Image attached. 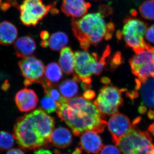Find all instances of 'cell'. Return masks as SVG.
I'll return each mask as SVG.
<instances>
[{
	"label": "cell",
	"instance_id": "obj_10",
	"mask_svg": "<svg viewBox=\"0 0 154 154\" xmlns=\"http://www.w3.org/2000/svg\"><path fill=\"white\" fill-rule=\"evenodd\" d=\"M152 139L149 132L140 130L133 125L132 129L121 139L119 149L124 154H131L136 150L152 143Z\"/></svg>",
	"mask_w": 154,
	"mask_h": 154
},
{
	"label": "cell",
	"instance_id": "obj_27",
	"mask_svg": "<svg viewBox=\"0 0 154 154\" xmlns=\"http://www.w3.org/2000/svg\"><path fill=\"white\" fill-rule=\"evenodd\" d=\"M111 48L109 45H107L103 53L102 56L99 59L97 63L95 75H99L102 73L103 69L106 65V59L110 55Z\"/></svg>",
	"mask_w": 154,
	"mask_h": 154
},
{
	"label": "cell",
	"instance_id": "obj_40",
	"mask_svg": "<svg viewBox=\"0 0 154 154\" xmlns=\"http://www.w3.org/2000/svg\"><path fill=\"white\" fill-rule=\"evenodd\" d=\"M102 82L103 83V84L107 85V84H110V79L106 78V77H105V78H103L102 79Z\"/></svg>",
	"mask_w": 154,
	"mask_h": 154
},
{
	"label": "cell",
	"instance_id": "obj_7",
	"mask_svg": "<svg viewBox=\"0 0 154 154\" xmlns=\"http://www.w3.org/2000/svg\"><path fill=\"white\" fill-rule=\"evenodd\" d=\"M129 63L133 74L141 81L154 76V55L151 46L146 44L145 48L135 52Z\"/></svg>",
	"mask_w": 154,
	"mask_h": 154
},
{
	"label": "cell",
	"instance_id": "obj_5",
	"mask_svg": "<svg viewBox=\"0 0 154 154\" xmlns=\"http://www.w3.org/2000/svg\"><path fill=\"white\" fill-rule=\"evenodd\" d=\"M126 91V89L113 86L106 85L101 88L94 104L104 118L118 113L119 107L123 105L122 93Z\"/></svg>",
	"mask_w": 154,
	"mask_h": 154
},
{
	"label": "cell",
	"instance_id": "obj_1",
	"mask_svg": "<svg viewBox=\"0 0 154 154\" xmlns=\"http://www.w3.org/2000/svg\"><path fill=\"white\" fill-rule=\"evenodd\" d=\"M54 124V118L38 108L17 119L13 135L21 149L36 150L51 143Z\"/></svg>",
	"mask_w": 154,
	"mask_h": 154
},
{
	"label": "cell",
	"instance_id": "obj_24",
	"mask_svg": "<svg viewBox=\"0 0 154 154\" xmlns=\"http://www.w3.org/2000/svg\"><path fill=\"white\" fill-rule=\"evenodd\" d=\"M141 16L149 20H154V1H145L139 8Z\"/></svg>",
	"mask_w": 154,
	"mask_h": 154
},
{
	"label": "cell",
	"instance_id": "obj_2",
	"mask_svg": "<svg viewBox=\"0 0 154 154\" xmlns=\"http://www.w3.org/2000/svg\"><path fill=\"white\" fill-rule=\"evenodd\" d=\"M56 112L76 136L89 131L101 133L107 125L94 103L82 96L68 100L59 106Z\"/></svg>",
	"mask_w": 154,
	"mask_h": 154
},
{
	"label": "cell",
	"instance_id": "obj_30",
	"mask_svg": "<svg viewBox=\"0 0 154 154\" xmlns=\"http://www.w3.org/2000/svg\"><path fill=\"white\" fill-rule=\"evenodd\" d=\"M122 61L123 60L120 52L116 53L111 61V68L113 69L116 68L122 63Z\"/></svg>",
	"mask_w": 154,
	"mask_h": 154
},
{
	"label": "cell",
	"instance_id": "obj_37",
	"mask_svg": "<svg viewBox=\"0 0 154 154\" xmlns=\"http://www.w3.org/2000/svg\"><path fill=\"white\" fill-rule=\"evenodd\" d=\"M9 88H10V85H9V83L7 82V81L5 82V83L3 84L2 86V89L5 91H7V90L9 89Z\"/></svg>",
	"mask_w": 154,
	"mask_h": 154
},
{
	"label": "cell",
	"instance_id": "obj_38",
	"mask_svg": "<svg viewBox=\"0 0 154 154\" xmlns=\"http://www.w3.org/2000/svg\"><path fill=\"white\" fill-rule=\"evenodd\" d=\"M148 131L153 135L154 136V122L149 126Z\"/></svg>",
	"mask_w": 154,
	"mask_h": 154
},
{
	"label": "cell",
	"instance_id": "obj_36",
	"mask_svg": "<svg viewBox=\"0 0 154 154\" xmlns=\"http://www.w3.org/2000/svg\"><path fill=\"white\" fill-rule=\"evenodd\" d=\"M148 118L151 120H154V109L149 110L147 112Z\"/></svg>",
	"mask_w": 154,
	"mask_h": 154
},
{
	"label": "cell",
	"instance_id": "obj_9",
	"mask_svg": "<svg viewBox=\"0 0 154 154\" xmlns=\"http://www.w3.org/2000/svg\"><path fill=\"white\" fill-rule=\"evenodd\" d=\"M135 83L134 91L128 93L127 96L132 100L140 97V105L138 111L140 114H145L148 109H154V76L143 81L136 79Z\"/></svg>",
	"mask_w": 154,
	"mask_h": 154
},
{
	"label": "cell",
	"instance_id": "obj_15",
	"mask_svg": "<svg viewBox=\"0 0 154 154\" xmlns=\"http://www.w3.org/2000/svg\"><path fill=\"white\" fill-rule=\"evenodd\" d=\"M80 145L89 154H99L103 147L101 137L94 131H87L82 134Z\"/></svg>",
	"mask_w": 154,
	"mask_h": 154
},
{
	"label": "cell",
	"instance_id": "obj_32",
	"mask_svg": "<svg viewBox=\"0 0 154 154\" xmlns=\"http://www.w3.org/2000/svg\"><path fill=\"white\" fill-rule=\"evenodd\" d=\"M96 96L95 92L91 89L87 90L84 94V98L87 100H91L94 99Z\"/></svg>",
	"mask_w": 154,
	"mask_h": 154
},
{
	"label": "cell",
	"instance_id": "obj_26",
	"mask_svg": "<svg viewBox=\"0 0 154 154\" xmlns=\"http://www.w3.org/2000/svg\"><path fill=\"white\" fill-rule=\"evenodd\" d=\"M41 106L42 109L47 113H52L57 111L59 107L56 102L47 95L42 99Z\"/></svg>",
	"mask_w": 154,
	"mask_h": 154
},
{
	"label": "cell",
	"instance_id": "obj_12",
	"mask_svg": "<svg viewBox=\"0 0 154 154\" xmlns=\"http://www.w3.org/2000/svg\"><path fill=\"white\" fill-rule=\"evenodd\" d=\"M108 129L112 140L118 146L120 140L133 127L129 119L124 114L117 113L111 116L107 122Z\"/></svg>",
	"mask_w": 154,
	"mask_h": 154
},
{
	"label": "cell",
	"instance_id": "obj_20",
	"mask_svg": "<svg viewBox=\"0 0 154 154\" xmlns=\"http://www.w3.org/2000/svg\"><path fill=\"white\" fill-rule=\"evenodd\" d=\"M80 81L75 74L72 79H67L60 85L59 91L63 97L68 100L76 96L79 92V86L77 82Z\"/></svg>",
	"mask_w": 154,
	"mask_h": 154
},
{
	"label": "cell",
	"instance_id": "obj_34",
	"mask_svg": "<svg viewBox=\"0 0 154 154\" xmlns=\"http://www.w3.org/2000/svg\"><path fill=\"white\" fill-rule=\"evenodd\" d=\"M34 154H52V152L48 149H38L34 152Z\"/></svg>",
	"mask_w": 154,
	"mask_h": 154
},
{
	"label": "cell",
	"instance_id": "obj_42",
	"mask_svg": "<svg viewBox=\"0 0 154 154\" xmlns=\"http://www.w3.org/2000/svg\"><path fill=\"white\" fill-rule=\"evenodd\" d=\"M3 0H0V6H1V5L2 4Z\"/></svg>",
	"mask_w": 154,
	"mask_h": 154
},
{
	"label": "cell",
	"instance_id": "obj_35",
	"mask_svg": "<svg viewBox=\"0 0 154 154\" xmlns=\"http://www.w3.org/2000/svg\"><path fill=\"white\" fill-rule=\"evenodd\" d=\"M49 33L47 31H42L40 33V37L43 41H45V40H48V38H49Z\"/></svg>",
	"mask_w": 154,
	"mask_h": 154
},
{
	"label": "cell",
	"instance_id": "obj_4",
	"mask_svg": "<svg viewBox=\"0 0 154 154\" xmlns=\"http://www.w3.org/2000/svg\"><path fill=\"white\" fill-rule=\"evenodd\" d=\"M147 25L145 22L132 17H127L124 21L122 31H117L116 37L119 40L123 38L127 47L132 48L134 52L146 47L143 39Z\"/></svg>",
	"mask_w": 154,
	"mask_h": 154
},
{
	"label": "cell",
	"instance_id": "obj_25",
	"mask_svg": "<svg viewBox=\"0 0 154 154\" xmlns=\"http://www.w3.org/2000/svg\"><path fill=\"white\" fill-rule=\"evenodd\" d=\"M13 134L5 131H0V150L3 151L11 149L15 143Z\"/></svg>",
	"mask_w": 154,
	"mask_h": 154
},
{
	"label": "cell",
	"instance_id": "obj_19",
	"mask_svg": "<svg viewBox=\"0 0 154 154\" xmlns=\"http://www.w3.org/2000/svg\"><path fill=\"white\" fill-rule=\"evenodd\" d=\"M60 67L65 73L71 75L75 69V55L70 47L62 49L59 60Z\"/></svg>",
	"mask_w": 154,
	"mask_h": 154
},
{
	"label": "cell",
	"instance_id": "obj_6",
	"mask_svg": "<svg viewBox=\"0 0 154 154\" xmlns=\"http://www.w3.org/2000/svg\"><path fill=\"white\" fill-rule=\"evenodd\" d=\"M74 55L75 75L82 81L83 89H90L92 82L91 77L95 74L98 56L96 53L90 54L87 51H77Z\"/></svg>",
	"mask_w": 154,
	"mask_h": 154
},
{
	"label": "cell",
	"instance_id": "obj_18",
	"mask_svg": "<svg viewBox=\"0 0 154 154\" xmlns=\"http://www.w3.org/2000/svg\"><path fill=\"white\" fill-rule=\"evenodd\" d=\"M18 35L17 27L8 21L0 22V44L11 45L16 41Z\"/></svg>",
	"mask_w": 154,
	"mask_h": 154
},
{
	"label": "cell",
	"instance_id": "obj_21",
	"mask_svg": "<svg viewBox=\"0 0 154 154\" xmlns=\"http://www.w3.org/2000/svg\"><path fill=\"white\" fill-rule=\"evenodd\" d=\"M48 41V46L51 49L54 51H59L68 44L69 38L66 33L59 31L50 36Z\"/></svg>",
	"mask_w": 154,
	"mask_h": 154
},
{
	"label": "cell",
	"instance_id": "obj_43",
	"mask_svg": "<svg viewBox=\"0 0 154 154\" xmlns=\"http://www.w3.org/2000/svg\"><path fill=\"white\" fill-rule=\"evenodd\" d=\"M94 1H102V0H94Z\"/></svg>",
	"mask_w": 154,
	"mask_h": 154
},
{
	"label": "cell",
	"instance_id": "obj_11",
	"mask_svg": "<svg viewBox=\"0 0 154 154\" xmlns=\"http://www.w3.org/2000/svg\"><path fill=\"white\" fill-rule=\"evenodd\" d=\"M18 64L21 74L25 78V87L35 83H41L45 71L44 65L41 60L31 56L19 60Z\"/></svg>",
	"mask_w": 154,
	"mask_h": 154
},
{
	"label": "cell",
	"instance_id": "obj_39",
	"mask_svg": "<svg viewBox=\"0 0 154 154\" xmlns=\"http://www.w3.org/2000/svg\"><path fill=\"white\" fill-rule=\"evenodd\" d=\"M82 149L80 148L77 147L75 149V150L72 154H82Z\"/></svg>",
	"mask_w": 154,
	"mask_h": 154
},
{
	"label": "cell",
	"instance_id": "obj_23",
	"mask_svg": "<svg viewBox=\"0 0 154 154\" xmlns=\"http://www.w3.org/2000/svg\"><path fill=\"white\" fill-rule=\"evenodd\" d=\"M40 84L43 87L45 93L52 98L56 102L58 106L66 103L67 101V99L63 96L60 91L56 88L54 84L48 82L43 79Z\"/></svg>",
	"mask_w": 154,
	"mask_h": 154
},
{
	"label": "cell",
	"instance_id": "obj_44",
	"mask_svg": "<svg viewBox=\"0 0 154 154\" xmlns=\"http://www.w3.org/2000/svg\"><path fill=\"white\" fill-rule=\"evenodd\" d=\"M152 1H154V0H152Z\"/></svg>",
	"mask_w": 154,
	"mask_h": 154
},
{
	"label": "cell",
	"instance_id": "obj_28",
	"mask_svg": "<svg viewBox=\"0 0 154 154\" xmlns=\"http://www.w3.org/2000/svg\"><path fill=\"white\" fill-rule=\"evenodd\" d=\"M99 154H122L119 148L113 145L103 146Z\"/></svg>",
	"mask_w": 154,
	"mask_h": 154
},
{
	"label": "cell",
	"instance_id": "obj_8",
	"mask_svg": "<svg viewBox=\"0 0 154 154\" xmlns=\"http://www.w3.org/2000/svg\"><path fill=\"white\" fill-rule=\"evenodd\" d=\"M52 8L45 6L42 0H24L19 7L20 20L26 26H36Z\"/></svg>",
	"mask_w": 154,
	"mask_h": 154
},
{
	"label": "cell",
	"instance_id": "obj_17",
	"mask_svg": "<svg viewBox=\"0 0 154 154\" xmlns=\"http://www.w3.org/2000/svg\"><path fill=\"white\" fill-rule=\"evenodd\" d=\"M51 141L58 148H66L72 144V137L67 128L60 127L54 130L51 137Z\"/></svg>",
	"mask_w": 154,
	"mask_h": 154
},
{
	"label": "cell",
	"instance_id": "obj_41",
	"mask_svg": "<svg viewBox=\"0 0 154 154\" xmlns=\"http://www.w3.org/2000/svg\"><path fill=\"white\" fill-rule=\"evenodd\" d=\"M151 50L154 55V47H152V46H151Z\"/></svg>",
	"mask_w": 154,
	"mask_h": 154
},
{
	"label": "cell",
	"instance_id": "obj_22",
	"mask_svg": "<svg viewBox=\"0 0 154 154\" xmlns=\"http://www.w3.org/2000/svg\"><path fill=\"white\" fill-rule=\"evenodd\" d=\"M43 79L53 84L59 82L63 77L60 67L55 62L51 63L48 65L45 69Z\"/></svg>",
	"mask_w": 154,
	"mask_h": 154
},
{
	"label": "cell",
	"instance_id": "obj_31",
	"mask_svg": "<svg viewBox=\"0 0 154 154\" xmlns=\"http://www.w3.org/2000/svg\"><path fill=\"white\" fill-rule=\"evenodd\" d=\"M146 38L148 41L154 43V25L147 28L145 33Z\"/></svg>",
	"mask_w": 154,
	"mask_h": 154
},
{
	"label": "cell",
	"instance_id": "obj_3",
	"mask_svg": "<svg viewBox=\"0 0 154 154\" xmlns=\"http://www.w3.org/2000/svg\"><path fill=\"white\" fill-rule=\"evenodd\" d=\"M100 12L83 16L81 19L72 20V27L75 37L80 46L88 51L91 45L96 46L103 38L109 40L112 38L115 29L113 22L106 23Z\"/></svg>",
	"mask_w": 154,
	"mask_h": 154
},
{
	"label": "cell",
	"instance_id": "obj_16",
	"mask_svg": "<svg viewBox=\"0 0 154 154\" xmlns=\"http://www.w3.org/2000/svg\"><path fill=\"white\" fill-rule=\"evenodd\" d=\"M16 55L19 58H25L32 56L36 49L35 40L30 36H25L17 39L14 44Z\"/></svg>",
	"mask_w": 154,
	"mask_h": 154
},
{
	"label": "cell",
	"instance_id": "obj_14",
	"mask_svg": "<svg viewBox=\"0 0 154 154\" xmlns=\"http://www.w3.org/2000/svg\"><path fill=\"white\" fill-rule=\"evenodd\" d=\"M91 7L85 0H63L61 10L67 17L80 18L85 15Z\"/></svg>",
	"mask_w": 154,
	"mask_h": 154
},
{
	"label": "cell",
	"instance_id": "obj_13",
	"mask_svg": "<svg viewBox=\"0 0 154 154\" xmlns=\"http://www.w3.org/2000/svg\"><path fill=\"white\" fill-rule=\"evenodd\" d=\"M15 101L19 110L24 113L36 108L38 103V98L33 90L25 88L17 92Z\"/></svg>",
	"mask_w": 154,
	"mask_h": 154
},
{
	"label": "cell",
	"instance_id": "obj_33",
	"mask_svg": "<svg viewBox=\"0 0 154 154\" xmlns=\"http://www.w3.org/2000/svg\"><path fill=\"white\" fill-rule=\"evenodd\" d=\"M6 154H25L21 149L14 148L9 150Z\"/></svg>",
	"mask_w": 154,
	"mask_h": 154
},
{
	"label": "cell",
	"instance_id": "obj_29",
	"mask_svg": "<svg viewBox=\"0 0 154 154\" xmlns=\"http://www.w3.org/2000/svg\"><path fill=\"white\" fill-rule=\"evenodd\" d=\"M131 154H154V144L151 143L143 147Z\"/></svg>",
	"mask_w": 154,
	"mask_h": 154
}]
</instances>
